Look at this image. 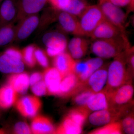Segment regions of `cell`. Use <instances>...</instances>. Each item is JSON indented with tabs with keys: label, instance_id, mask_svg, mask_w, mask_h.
<instances>
[{
	"label": "cell",
	"instance_id": "cell-1",
	"mask_svg": "<svg viewBox=\"0 0 134 134\" xmlns=\"http://www.w3.org/2000/svg\"><path fill=\"white\" fill-rule=\"evenodd\" d=\"M127 69L126 50L117 56L107 68L106 85L104 89L110 93L125 84L132 82Z\"/></svg>",
	"mask_w": 134,
	"mask_h": 134
},
{
	"label": "cell",
	"instance_id": "cell-2",
	"mask_svg": "<svg viewBox=\"0 0 134 134\" xmlns=\"http://www.w3.org/2000/svg\"><path fill=\"white\" fill-rule=\"evenodd\" d=\"M124 35L115 38L96 40L92 45V52L102 59L114 58L129 47Z\"/></svg>",
	"mask_w": 134,
	"mask_h": 134
},
{
	"label": "cell",
	"instance_id": "cell-3",
	"mask_svg": "<svg viewBox=\"0 0 134 134\" xmlns=\"http://www.w3.org/2000/svg\"><path fill=\"white\" fill-rule=\"evenodd\" d=\"M80 16L82 36H90L99 25L108 20L99 5H87Z\"/></svg>",
	"mask_w": 134,
	"mask_h": 134
},
{
	"label": "cell",
	"instance_id": "cell-4",
	"mask_svg": "<svg viewBox=\"0 0 134 134\" xmlns=\"http://www.w3.org/2000/svg\"><path fill=\"white\" fill-rule=\"evenodd\" d=\"M132 106L121 108L110 107L107 109L92 112L88 118L89 122L93 126H102L118 121L125 115L130 112Z\"/></svg>",
	"mask_w": 134,
	"mask_h": 134
},
{
	"label": "cell",
	"instance_id": "cell-5",
	"mask_svg": "<svg viewBox=\"0 0 134 134\" xmlns=\"http://www.w3.org/2000/svg\"><path fill=\"white\" fill-rule=\"evenodd\" d=\"M134 91L132 82H130L111 93L108 92L110 107L121 108L133 104Z\"/></svg>",
	"mask_w": 134,
	"mask_h": 134
},
{
	"label": "cell",
	"instance_id": "cell-6",
	"mask_svg": "<svg viewBox=\"0 0 134 134\" xmlns=\"http://www.w3.org/2000/svg\"><path fill=\"white\" fill-rule=\"evenodd\" d=\"M43 43L47 47V53L50 57H54L65 52L67 41L63 34L51 32L46 34L42 38Z\"/></svg>",
	"mask_w": 134,
	"mask_h": 134
},
{
	"label": "cell",
	"instance_id": "cell-7",
	"mask_svg": "<svg viewBox=\"0 0 134 134\" xmlns=\"http://www.w3.org/2000/svg\"><path fill=\"white\" fill-rule=\"evenodd\" d=\"M104 64L103 59L97 57L89 59L86 61H76L74 74L79 81L83 84L93 73Z\"/></svg>",
	"mask_w": 134,
	"mask_h": 134
},
{
	"label": "cell",
	"instance_id": "cell-8",
	"mask_svg": "<svg viewBox=\"0 0 134 134\" xmlns=\"http://www.w3.org/2000/svg\"><path fill=\"white\" fill-rule=\"evenodd\" d=\"M15 104L16 109L19 113L26 118H32L36 116L42 105L39 98L30 96L23 97L17 100Z\"/></svg>",
	"mask_w": 134,
	"mask_h": 134
},
{
	"label": "cell",
	"instance_id": "cell-9",
	"mask_svg": "<svg viewBox=\"0 0 134 134\" xmlns=\"http://www.w3.org/2000/svg\"><path fill=\"white\" fill-rule=\"evenodd\" d=\"M102 11L108 21L124 31L126 15L119 7L113 4L109 1L99 3Z\"/></svg>",
	"mask_w": 134,
	"mask_h": 134
},
{
	"label": "cell",
	"instance_id": "cell-10",
	"mask_svg": "<svg viewBox=\"0 0 134 134\" xmlns=\"http://www.w3.org/2000/svg\"><path fill=\"white\" fill-rule=\"evenodd\" d=\"M17 9L18 20L25 17L36 14L48 2V0H15Z\"/></svg>",
	"mask_w": 134,
	"mask_h": 134
},
{
	"label": "cell",
	"instance_id": "cell-11",
	"mask_svg": "<svg viewBox=\"0 0 134 134\" xmlns=\"http://www.w3.org/2000/svg\"><path fill=\"white\" fill-rule=\"evenodd\" d=\"M19 22L15 28L14 39L17 41L26 39L33 32L38 25L39 18L36 14L25 17Z\"/></svg>",
	"mask_w": 134,
	"mask_h": 134
},
{
	"label": "cell",
	"instance_id": "cell-12",
	"mask_svg": "<svg viewBox=\"0 0 134 134\" xmlns=\"http://www.w3.org/2000/svg\"><path fill=\"white\" fill-rule=\"evenodd\" d=\"M107 78V68L103 65L84 83L83 89H88L93 93L101 91L106 85Z\"/></svg>",
	"mask_w": 134,
	"mask_h": 134
},
{
	"label": "cell",
	"instance_id": "cell-13",
	"mask_svg": "<svg viewBox=\"0 0 134 134\" xmlns=\"http://www.w3.org/2000/svg\"><path fill=\"white\" fill-rule=\"evenodd\" d=\"M83 89V84L74 73L67 75L63 78L59 86L61 97L73 96Z\"/></svg>",
	"mask_w": 134,
	"mask_h": 134
},
{
	"label": "cell",
	"instance_id": "cell-14",
	"mask_svg": "<svg viewBox=\"0 0 134 134\" xmlns=\"http://www.w3.org/2000/svg\"><path fill=\"white\" fill-rule=\"evenodd\" d=\"M121 30L108 20L98 25L89 37L93 39L115 38L122 36Z\"/></svg>",
	"mask_w": 134,
	"mask_h": 134
},
{
	"label": "cell",
	"instance_id": "cell-15",
	"mask_svg": "<svg viewBox=\"0 0 134 134\" xmlns=\"http://www.w3.org/2000/svg\"><path fill=\"white\" fill-rule=\"evenodd\" d=\"M48 95L59 96V86L63 77L54 67L46 68L43 74Z\"/></svg>",
	"mask_w": 134,
	"mask_h": 134
},
{
	"label": "cell",
	"instance_id": "cell-16",
	"mask_svg": "<svg viewBox=\"0 0 134 134\" xmlns=\"http://www.w3.org/2000/svg\"><path fill=\"white\" fill-rule=\"evenodd\" d=\"M53 65L64 77L67 75L74 73L76 60L68 53H61L54 57Z\"/></svg>",
	"mask_w": 134,
	"mask_h": 134
},
{
	"label": "cell",
	"instance_id": "cell-17",
	"mask_svg": "<svg viewBox=\"0 0 134 134\" xmlns=\"http://www.w3.org/2000/svg\"><path fill=\"white\" fill-rule=\"evenodd\" d=\"M23 60L10 57L4 52L0 54V72L4 74H18L23 72Z\"/></svg>",
	"mask_w": 134,
	"mask_h": 134
},
{
	"label": "cell",
	"instance_id": "cell-18",
	"mask_svg": "<svg viewBox=\"0 0 134 134\" xmlns=\"http://www.w3.org/2000/svg\"><path fill=\"white\" fill-rule=\"evenodd\" d=\"M91 113L107 109L110 107L108 93L104 89L93 93L85 106Z\"/></svg>",
	"mask_w": 134,
	"mask_h": 134
},
{
	"label": "cell",
	"instance_id": "cell-19",
	"mask_svg": "<svg viewBox=\"0 0 134 134\" xmlns=\"http://www.w3.org/2000/svg\"><path fill=\"white\" fill-rule=\"evenodd\" d=\"M62 11L58 16V20L63 30L76 36H82L79 20L76 16Z\"/></svg>",
	"mask_w": 134,
	"mask_h": 134
},
{
	"label": "cell",
	"instance_id": "cell-20",
	"mask_svg": "<svg viewBox=\"0 0 134 134\" xmlns=\"http://www.w3.org/2000/svg\"><path fill=\"white\" fill-rule=\"evenodd\" d=\"M17 16L15 0H3L0 8V26L13 23Z\"/></svg>",
	"mask_w": 134,
	"mask_h": 134
},
{
	"label": "cell",
	"instance_id": "cell-21",
	"mask_svg": "<svg viewBox=\"0 0 134 134\" xmlns=\"http://www.w3.org/2000/svg\"><path fill=\"white\" fill-rule=\"evenodd\" d=\"M32 133L34 134H54L55 128L52 120L43 115L34 117L31 124Z\"/></svg>",
	"mask_w": 134,
	"mask_h": 134
},
{
	"label": "cell",
	"instance_id": "cell-22",
	"mask_svg": "<svg viewBox=\"0 0 134 134\" xmlns=\"http://www.w3.org/2000/svg\"><path fill=\"white\" fill-rule=\"evenodd\" d=\"M7 82L17 93L21 95L27 93L30 85L29 75L25 72L13 74L8 77Z\"/></svg>",
	"mask_w": 134,
	"mask_h": 134
},
{
	"label": "cell",
	"instance_id": "cell-23",
	"mask_svg": "<svg viewBox=\"0 0 134 134\" xmlns=\"http://www.w3.org/2000/svg\"><path fill=\"white\" fill-rule=\"evenodd\" d=\"M88 47V41L80 37H75L71 39L68 44L70 55L74 59L76 60L81 59L85 55Z\"/></svg>",
	"mask_w": 134,
	"mask_h": 134
},
{
	"label": "cell",
	"instance_id": "cell-24",
	"mask_svg": "<svg viewBox=\"0 0 134 134\" xmlns=\"http://www.w3.org/2000/svg\"><path fill=\"white\" fill-rule=\"evenodd\" d=\"M18 93L13 88L7 84L0 88V108L8 109L16 103Z\"/></svg>",
	"mask_w": 134,
	"mask_h": 134
},
{
	"label": "cell",
	"instance_id": "cell-25",
	"mask_svg": "<svg viewBox=\"0 0 134 134\" xmlns=\"http://www.w3.org/2000/svg\"><path fill=\"white\" fill-rule=\"evenodd\" d=\"M82 126L75 122L67 115L55 129L54 134H79L82 132Z\"/></svg>",
	"mask_w": 134,
	"mask_h": 134
},
{
	"label": "cell",
	"instance_id": "cell-26",
	"mask_svg": "<svg viewBox=\"0 0 134 134\" xmlns=\"http://www.w3.org/2000/svg\"><path fill=\"white\" fill-rule=\"evenodd\" d=\"M90 113L91 112L85 106H77L70 110L67 115L75 122L83 127Z\"/></svg>",
	"mask_w": 134,
	"mask_h": 134
},
{
	"label": "cell",
	"instance_id": "cell-27",
	"mask_svg": "<svg viewBox=\"0 0 134 134\" xmlns=\"http://www.w3.org/2000/svg\"><path fill=\"white\" fill-rule=\"evenodd\" d=\"M123 133L120 121H116L100 126L89 132L90 134H120Z\"/></svg>",
	"mask_w": 134,
	"mask_h": 134
},
{
	"label": "cell",
	"instance_id": "cell-28",
	"mask_svg": "<svg viewBox=\"0 0 134 134\" xmlns=\"http://www.w3.org/2000/svg\"><path fill=\"white\" fill-rule=\"evenodd\" d=\"M15 31L13 23L0 26V46L8 44L14 40Z\"/></svg>",
	"mask_w": 134,
	"mask_h": 134
},
{
	"label": "cell",
	"instance_id": "cell-29",
	"mask_svg": "<svg viewBox=\"0 0 134 134\" xmlns=\"http://www.w3.org/2000/svg\"><path fill=\"white\" fill-rule=\"evenodd\" d=\"M87 5H88L85 1L69 0L66 7L63 11L68 12L75 16H80Z\"/></svg>",
	"mask_w": 134,
	"mask_h": 134
},
{
	"label": "cell",
	"instance_id": "cell-30",
	"mask_svg": "<svg viewBox=\"0 0 134 134\" xmlns=\"http://www.w3.org/2000/svg\"><path fill=\"white\" fill-rule=\"evenodd\" d=\"M36 47L30 45L24 48L22 52L23 60L25 64L30 68H33L36 65V60L34 52Z\"/></svg>",
	"mask_w": 134,
	"mask_h": 134
},
{
	"label": "cell",
	"instance_id": "cell-31",
	"mask_svg": "<svg viewBox=\"0 0 134 134\" xmlns=\"http://www.w3.org/2000/svg\"><path fill=\"white\" fill-rule=\"evenodd\" d=\"M120 121L123 132L127 134L134 133V115L133 111H130L122 117Z\"/></svg>",
	"mask_w": 134,
	"mask_h": 134
},
{
	"label": "cell",
	"instance_id": "cell-32",
	"mask_svg": "<svg viewBox=\"0 0 134 134\" xmlns=\"http://www.w3.org/2000/svg\"><path fill=\"white\" fill-rule=\"evenodd\" d=\"M93 93L88 89L84 88L73 96V103L77 106H84Z\"/></svg>",
	"mask_w": 134,
	"mask_h": 134
},
{
	"label": "cell",
	"instance_id": "cell-33",
	"mask_svg": "<svg viewBox=\"0 0 134 134\" xmlns=\"http://www.w3.org/2000/svg\"><path fill=\"white\" fill-rule=\"evenodd\" d=\"M31 91L34 94L41 97L47 94V90L44 80H41L31 86Z\"/></svg>",
	"mask_w": 134,
	"mask_h": 134
},
{
	"label": "cell",
	"instance_id": "cell-34",
	"mask_svg": "<svg viewBox=\"0 0 134 134\" xmlns=\"http://www.w3.org/2000/svg\"><path fill=\"white\" fill-rule=\"evenodd\" d=\"M36 62L43 68H48L49 62L45 53L40 48H36L34 52Z\"/></svg>",
	"mask_w": 134,
	"mask_h": 134
},
{
	"label": "cell",
	"instance_id": "cell-35",
	"mask_svg": "<svg viewBox=\"0 0 134 134\" xmlns=\"http://www.w3.org/2000/svg\"><path fill=\"white\" fill-rule=\"evenodd\" d=\"M14 132L16 134H31V129L26 122L20 121L16 123L14 127Z\"/></svg>",
	"mask_w": 134,
	"mask_h": 134
},
{
	"label": "cell",
	"instance_id": "cell-36",
	"mask_svg": "<svg viewBox=\"0 0 134 134\" xmlns=\"http://www.w3.org/2000/svg\"><path fill=\"white\" fill-rule=\"evenodd\" d=\"M48 2L55 9L64 11L68 5L69 0H48Z\"/></svg>",
	"mask_w": 134,
	"mask_h": 134
},
{
	"label": "cell",
	"instance_id": "cell-37",
	"mask_svg": "<svg viewBox=\"0 0 134 134\" xmlns=\"http://www.w3.org/2000/svg\"><path fill=\"white\" fill-rule=\"evenodd\" d=\"M4 53L12 58L23 60L22 53L16 48L13 47L8 48L5 50Z\"/></svg>",
	"mask_w": 134,
	"mask_h": 134
},
{
	"label": "cell",
	"instance_id": "cell-38",
	"mask_svg": "<svg viewBox=\"0 0 134 134\" xmlns=\"http://www.w3.org/2000/svg\"><path fill=\"white\" fill-rule=\"evenodd\" d=\"M43 79V74L40 72H34L29 77V83L30 85L32 86L38 82Z\"/></svg>",
	"mask_w": 134,
	"mask_h": 134
},
{
	"label": "cell",
	"instance_id": "cell-39",
	"mask_svg": "<svg viewBox=\"0 0 134 134\" xmlns=\"http://www.w3.org/2000/svg\"><path fill=\"white\" fill-rule=\"evenodd\" d=\"M113 4L117 7H124L128 5L131 0H108Z\"/></svg>",
	"mask_w": 134,
	"mask_h": 134
},
{
	"label": "cell",
	"instance_id": "cell-40",
	"mask_svg": "<svg viewBox=\"0 0 134 134\" xmlns=\"http://www.w3.org/2000/svg\"><path fill=\"white\" fill-rule=\"evenodd\" d=\"M6 132L5 130L0 129V134H3L6 133Z\"/></svg>",
	"mask_w": 134,
	"mask_h": 134
},
{
	"label": "cell",
	"instance_id": "cell-41",
	"mask_svg": "<svg viewBox=\"0 0 134 134\" xmlns=\"http://www.w3.org/2000/svg\"><path fill=\"white\" fill-rule=\"evenodd\" d=\"M108 1V0H99V3H100L103 2L105 1Z\"/></svg>",
	"mask_w": 134,
	"mask_h": 134
},
{
	"label": "cell",
	"instance_id": "cell-42",
	"mask_svg": "<svg viewBox=\"0 0 134 134\" xmlns=\"http://www.w3.org/2000/svg\"><path fill=\"white\" fill-rule=\"evenodd\" d=\"M3 1V0H0V2L2 1Z\"/></svg>",
	"mask_w": 134,
	"mask_h": 134
},
{
	"label": "cell",
	"instance_id": "cell-43",
	"mask_svg": "<svg viewBox=\"0 0 134 134\" xmlns=\"http://www.w3.org/2000/svg\"><path fill=\"white\" fill-rule=\"evenodd\" d=\"M81 1H85V0H81Z\"/></svg>",
	"mask_w": 134,
	"mask_h": 134
},
{
	"label": "cell",
	"instance_id": "cell-44",
	"mask_svg": "<svg viewBox=\"0 0 134 134\" xmlns=\"http://www.w3.org/2000/svg\"><path fill=\"white\" fill-rule=\"evenodd\" d=\"M0 109H1V108H0Z\"/></svg>",
	"mask_w": 134,
	"mask_h": 134
}]
</instances>
